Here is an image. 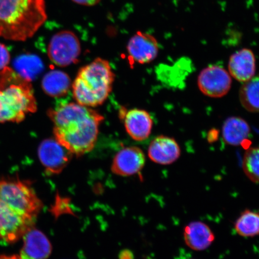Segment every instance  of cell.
I'll list each match as a JSON object with an SVG mask.
<instances>
[{"label": "cell", "instance_id": "obj_16", "mask_svg": "<svg viewBox=\"0 0 259 259\" xmlns=\"http://www.w3.org/2000/svg\"><path fill=\"white\" fill-rule=\"evenodd\" d=\"M184 238L188 247L193 250L202 251L212 244L215 236L205 223L196 221L190 223L185 227Z\"/></svg>", "mask_w": 259, "mask_h": 259}, {"label": "cell", "instance_id": "obj_22", "mask_svg": "<svg viewBox=\"0 0 259 259\" xmlns=\"http://www.w3.org/2000/svg\"><path fill=\"white\" fill-rule=\"evenodd\" d=\"M242 168L249 179L259 183V147H252L246 151L242 161Z\"/></svg>", "mask_w": 259, "mask_h": 259}, {"label": "cell", "instance_id": "obj_4", "mask_svg": "<svg viewBox=\"0 0 259 259\" xmlns=\"http://www.w3.org/2000/svg\"><path fill=\"white\" fill-rule=\"evenodd\" d=\"M115 76L109 61L96 58L77 72L72 85L74 100L89 108L102 105L112 92Z\"/></svg>", "mask_w": 259, "mask_h": 259}, {"label": "cell", "instance_id": "obj_1", "mask_svg": "<svg viewBox=\"0 0 259 259\" xmlns=\"http://www.w3.org/2000/svg\"><path fill=\"white\" fill-rule=\"evenodd\" d=\"M55 139L73 155L81 156L95 148L100 124V113L77 103H69L49 110Z\"/></svg>", "mask_w": 259, "mask_h": 259}, {"label": "cell", "instance_id": "obj_12", "mask_svg": "<svg viewBox=\"0 0 259 259\" xmlns=\"http://www.w3.org/2000/svg\"><path fill=\"white\" fill-rule=\"evenodd\" d=\"M127 51L135 62L150 63L157 56L158 42L153 35L139 31L130 39Z\"/></svg>", "mask_w": 259, "mask_h": 259}, {"label": "cell", "instance_id": "obj_19", "mask_svg": "<svg viewBox=\"0 0 259 259\" xmlns=\"http://www.w3.org/2000/svg\"><path fill=\"white\" fill-rule=\"evenodd\" d=\"M14 66L16 72L30 81L36 78L44 69L40 58L31 54L23 55L16 58Z\"/></svg>", "mask_w": 259, "mask_h": 259}, {"label": "cell", "instance_id": "obj_13", "mask_svg": "<svg viewBox=\"0 0 259 259\" xmlns=\"http://www.w3.org/2000/svg\"><path fill=\"white\" fill-rule=\"evenodd\" d=\"M23 246L19 257L21 259H47L52 252L50 240L43 232L32 227L22 236Z\"/></svg>", "mask_w": 259, "mask_h": 259}, {"label": "cell", "instance_id": "obj_24", "mask_svg": "<svg viewBox=\"0 0 259 259\" xmlns=\"http://www.w3.org/2000/svg\"><path fill=\"white\" fill-rule=\"evenodd\" d=\"M77 4L83 6H93L97 4L100 0H73Z\"/></svg>", "mask_w": 259, "mask_h": 259}, {"label": "cell", "instance_id": "obj_2", "mask_svg": "<svg viewBox=\"0 0 259 259\" xmlns=\"http://www.w3.org/2000/svg\"><path fill=\"white\" fill-rule=\"evenodd\" d=\"M47 19L45 0H0V37L23 41Z\"/></svg>", "mask_w": 259, "mask_h": 259}, {"label": "cell", "instance_id": "obj_5", "mask_svg": "<svg viewBox=\"0 0 259 259\" xmlns=\"http://www.w3.org/2000/svg\"><path fill=\"white\" fill-rule=\"evenodd\" d=\"M0 199L19 214L34 222L43 206L30 184L18 179L0 180Z\"/></svg>", "mask_w": 259, "mask_h": 259}, {"label": "cell", "instance_id": "obj_7", "mask_svg": "<svg viewBox=\"0 0 259 259\" xmlns=\"http://www.w3.org/2000/svg\"><path fill=\"white\" fill-rule=\"evenodd\" d=\"M34 221L24 218L0 199V239L14 243L34 227Z\"/></svg>", "mask_w": 259, "mask_h": 259}, {"label": "cell", "instance_id": "obj_21", "mask_svg": "<svg viewBox=\"0 0 259 259\" xmlns=\"http://www.w3.org/2000/svg\"><path fill=\"white\" fill-rule=\"evenodd\" d=\"M239 99L247 111L259 112V75L244 82L239 92Z\"/></svg>", "mask_w": 259, "mask_h": 259}, {"label": "cell", "instance_id": "obj_18", "mask_svg": "<svg viewBox=\"0 0 259 259\" xmlns=\"http://www.w3.org/2000/svg\"><path fill=\"white\" fill-rule=\"evenodd\" d=\"M222 133L226 144L239 146L247 141L250 134V127L244 119L232 116L226 119Z\"/></svg>", "mask_w": 259, "mask_h": 259}, {"label": "cell", "instance_id": "obj_14", "mask_svg": "<svg viewBox=\"0 0 259 259\" xmlns=\"http://www.w3.org/2000/svg\"><path fill=\"white\" fill-rule=\"evenodd\" d=\"M181 155V148L174 139L160 136L151 142L148 156L155 163L167 165L176 161Z\"/></svg>", "mask_w": 259, "mask_h": 259}, {"label": "cell", "instance_id": "obj_25", "mask_svg": "<svg viewBox=\"0 0 259 259\" xmlns=\"http://www.w3.org/2000/svg\"><path fill=\"white\" fill-rule=\"evenodd\" d=\"M0 259H21L19 255H0Z\"/></svg>", "mask_w": 259, "mask_h": 259}, {"label": "cell", "instance_id": "obj_3", "mask_svg": "<svg viewBox=\"0 0 259 259\" xmlns=\"http://www.w3.org/2000/svg\"><path fill=\"white\" fill-rule=\"evenodd\" d=\"M36 111L31 81L12 68L0 71V122H20Z\"/></svg>", "mask_w": 259, "mask_h": 259}, {"label": "cell", "instance_id": "obj_20", "mask_svg": "<svg viewBox=\"0 0 259 259\" xmlns=\"http://www.w3.org/2000/svg\"><path fill=\"white\" fill-rule=\"evenodd\" d=\"M235 229L243 237H254L259 235V210L246 209L235 223Z\"/></svg>", "mask_w": 259, "mask_h": 259}, {"label": "cell", "instance_id": "obj_11", "mask_svg": "<svg viewBox=\"0 0 259 259\" xmlns=\"http://www.w3.org/2000/svg\"><path fill=\"white\" fill-rule=\"evenodd\" d=\"M145 156L141 148L130 147L116 154L112 164V171L119 176H131L139 172L144 166Z\"/></svg>", "mask_w": 259, "mask_h": 259}, {"label": "cell", "instance_id": "obj_8", "mask_svg": "<svg viewBox=\"0 0 259 259\" xmlns=\"http://www.w3.org/2000/svg\"><path fill=\"white\" fill-rule=\"evenodd\" d=\"M197 85L204 95L212 98H220L226 95L231 90L232 78L224 68L210 66L200 73Z\"/></svg>", "mask_w": 259, "mask_h": 259}, {"label": "cell", "instance_id": "obj_15", "mask_svg": "<svg viewBox=\"0 0 259 259\" xmlns=\"http://www.w3.org/2000/svg\"><path fill=\"white\" fill-rule=\"evenodd\" d=\"M229 74L236 80L246 82L254 76L255 58L253 53L247 48L236 52L230 57Z\"/></svg>", "mask_w": 259, "mask_h": 259}, {"label": "cell", "instance_id": "obj_6", "mask_svg": "<svg viewBox=\"0 0 259 259\" xmlns=\"http://www.w3.org/2000/svg\"><path fill=\"white\" fill-rule=\"evenodd\" d=\"M80 52L78 38L70 31L57 32L48 45V57L52 62L59 67H66L76 63Z\"/></svg>", "mask_w": 259, "mask_h": 259}, {"label": "cell", "instance_id": "obj_17", "mask_svg": "<svg viewBox=\"0 0 259 259\" xmlns=\"http://www.w3.org/2000/svg\"><path fill=\"white\" fill-rule=\"evenodd\" d=\"M72 85L69 75L63 71L58 70L47 73L41 81L44 92L48 96L57 98L66 96Z\"/></svg>", "mask_w": 259, "mask_h": 259}, {"label": "cell", "instance_id": "obj_10", "mask_svg": "<svg viewBox=\"0 0 259 259\" xmlns=\"http://www.w3.org/2000/svg\"><path fill=\"white\" fill-rule=\"evenodd\" d=\"M120 112L126 131L134 140L143 141L150 137L153 125L150 113L139 109Z\"/></svg>", "mask_w": 259, "mask_h": 259}, {"label": "cell", "instance_id": "obj_23", "mask_svg": "<svg viewBox=\"0 0 259 259\" xmlns=\"http://www.w3.org/2000/svg\"><path fill=\"white\" fill-rule=\"evenodd\" d=\"M11 60V54L7 47L0 43V71L7 67Z\"/></svg>", "mask_w": 259, "mask_h": 259}, {"label": "cell", "instance_id": "obj_9", "mask_svg": "<svg viewBox=\"0 0 259 259\" xmlns=\"http://www.w3.org/2000/svg\"><path fill=\"white\" fill-rule=\"evenodd\" d=\"M38 155L41 164L49 175L61 173L73 156V154L55 138L42 141L38 147Z\"/></svg>", "mask_w": 259, "mask_h": 259}]
</instances>
